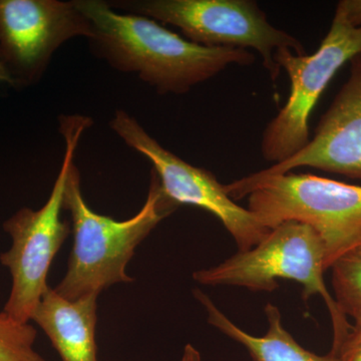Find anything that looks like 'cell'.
I'll return each mask as SVG.
<instances>
[{
	"label": "cell",
	"mask_w": 361,
	"mask_h": 361,
	"mask_svg": "<svg viewBox=\"0 0 361 361\" xmlns=\"http://www.w3.org/2000/svg\"><path fill=\"white\" fill-rule=\"evenodd\" d=\"M75 2L92 26V54L116 71L137 73L161 94H187L228 66L255 61L247 49L195 44L152 18L118 13L108 1Z\"/></svg>",
	"instance_id": "obj_1"
},
{
	"label": "cell",
	"mask_w": 361,
	"mask_h": 361,
	"mask_svg": "<svg viewBox=\"0 0 361 361\" xmlns=\"http://www.w3.org/2000/svg\"><path fill=\"white\" fill-rule=\"evenodd\" d=\"M178 207L152 170L148 197L139 212L125 221L99 215L85 201L80 171L73 163L63 195V209L71 214L73 246L68 270L54 291L68 300H77L92 294L99 296L113 285L134 281L127 266L135 249Z\"/></svg>",
	"instance_id": "obj_2"
},
{
	"label": "cell",
	"mask_w": 361,
	"mask_h": 361,
	"mask_svg": "<svg viewBox=\"0 0 361 361\" xmlns=\"http://www.w3.org/2000/svg\"><path fill=\"white\" fill-rule=\"evenodd\" d=\"M234 200L248 197V210L272 230L288 221L319 235L327 269L361 244V186L310 174L268 175L262 171L225 185Z\"/></svg>",
	"instance_id": "obj_3"
},
{
	"label": "cell",
	"mask_w": 361,
	"mask_h": 361,
	"mask_svg": "<svg viewBox=\"0 0 361 361\" xmlns=\"http://www.w3.org/2000/svg\"><path fill=\"white\" fill-rule=\"evenodd\" d=\"M92 125L89 116L59 118V132L66 142L65 157L49 200L39 210L20 209L4 224L11 236L9 250L0 254V263L9 270L11 289L4 312L20 322H30L42 301L52 261L71 234V223L61 219L66 178L75 163L80 137Z\"/></svg>",
	"instance_id": "obj_4"
},
{
	"label": "cell",
	"mask_w": 361,
	"mask_h": 361,
	"mask_svg": "<svg viewBox=\"0 0 361 361\" xmlns=\"http://www.w3.org/2000/svg\"><path fill=\"white\" fill-rule=\"evenodd\" d=\"M326 255L319 235L310 225L288 221L271 230L257 246L238 252L221 264L196 271L193 279L208 286H238L252 291H274L277 279L302 285L303 298L319 295L329 308L334 329V355L351 324L324 282Z\"/></svg>",
	"instance_id": "obj_5"
},
{
	"label": "cell",
	"mask_w": 361,
	"mask_h": 361,
	"mask_svg": "<svg viewBox=\"0 0 361 361\" xmlns=\"http://www.w3.org/2000/svg\"><path fill=\"white\" fill-rule=\"evenodd\" d=\"M108 4L125 13L174 25L186 39L203 47L255 49L273 80L280 73L274 59L279 49L305 54L302 44L271 25L264 11L251 0H115Z\"/></svg>",
	"instance_id": "obj_6"
},
{
	"label": "cell",
	"mask_w": 361,
	"mask_h": 361,
	"mask_svg": "<svg viewBox=\"0 0 361 361\" xmlns=\"http://www.w3.org/2000/svg\"><path fill=\"white\" fill-rule=\"evenodd\" d=\"M361 54V26H353L337 8L329 33L311 56L290 49L275 54V61L290 80L286 104L263 133V158L282 163L310 142V118L318 99L344 63Z\"/></svg>",
	"instance_id": "obj_7"
},
{
	"label": "cell",
	"mask_w": 361,
	"mask_h": 361,
	"mask_svg": "<svg viewBox=\"0 0 361 361\" xmlns=\"http://www.w3.org/2000/svg\"><path fill=\"white\" fill-rule=\"evenodd\" d=\"M110 127L130 149L153 164L161 189L171 200L179 206L199 207L213 214L231 234L239 252L250 250L269 235L271 230L248 209L237 205L228 196L225 185L215 175L164 148L127 111H116Z\"/></svg>",
	"instance_id": "obj_8"
},
{
	"label": "cell",
	"mask_w": 361,
	"mask_h": 361,
	"mask_svg": "<svg viewBox=\"0 0 361 361\" xmlns=\"http://www.w3.org/2000/svg\"><path fill=\"white\" fill-rule=\"evenodd\" d=\"M90 35L75 0H0V61L13 85L37 82L59 47Z\"/></svg>",
	"instance_id": "obj_9"
},
{
	"label": "cell",
	"mask_w": 361,
	"mask_h": 361,
	"mask_svg": "<svg viewBox=\"0 0 361 361\" xmlns=\"http://www.w3.org/2000/svg\"><path fill=\"white\" fill-rule=\"evenodd\" d=\"M311 167L361 180V54L350 61V75L320 118L312 140L301 151L262 172L282 175Z\"/></svg>",
	"instance_id": "obj_10"
},
{
	"label": "cell",
	"mask_w": 361,
	"mask_h": 361,
	"mask_svg": "<svg viewBox=\"0 0 361 361\" xmlns=\"http://www.w3.org/2000/svg\"><path fill=\"white\" fill-rule=\"evenodd\" d=\"M97 297L68 300L49 288L33 313L32 320L49 337L61 361H99Z\"/></svg>",
	"instance_id": "obj_11"
},
{
	"label": "cell",
	"mask_w": 361,
	"mask_h": 361,
	"mask_svg": "<svg viewBox=\"0 0 361 361\" xmlns=\"http://www.w3.org/2000/svg\"><path fill=\"white\" fill-rule=\"evenodd\" d=\"M193 294L205 308L208 322L242 344L253 361H338L331 353L318 355L303 348L284 329L281 313L273 304L268 303L265 307L268 331L265 336H254L235 325L200 289H195Z\"/></svg>",
	"instance_id": "obj_12"
},
{
	"label": "cell",
	"mask_w": 361,
	"mask_h": 361,
	"mask_svg": "<svg viewBox=\"0 0 361 361\" xmlns=\"http://www.w3.org/2000/svg\"><path fill=\"white\" fill-rule=\"evenodd\" d=\"M332 270L334 300L339 310L353 319L361 316V244L341 256Z\"/></svg>",
	"instance_id": "obj_13"
},
{
	"label": "cell",
	"mask_w": 361,
	"mask_h": 361,
	"mask_svg": "<svg viewBox=\"0 0 361 361\" xmlns=\"http://www.w3.org/2000/svg\"><path fill=\"white\" fill-rule=\"evenodd\" d=\"M37 331L30 322H20L0 312V361H47L35 349Z\"/></svg>",
	"instance_id": "obj_14"
},
{
	"label": "cell",
	"mask_w": 361,
	"mask_h": 361,
	"mask_svg": "<svg viewBox=\"0 0 361 361\" xmlns=\"http://www.w3.org/2000/svg\"><path fill=\"white\" fill-rule=\"evenodd\" d=\"M334 356L338 361H361V316L355 318Z\"/></svg>",
	"instance_id": "obj_15"
},
{
	"label": "cell",
	"mask_w": 361,
	"mask_h": 361,
	"mask_svg": "<svg viewBox=\"0 0 361 361\" xmlns=\"http://www.w3.org/2000/svg\"><path fill=\"white\" fill-rule=\"evenodd\" d=\"M348 23L353 26H361V0H341L337 4Z\"/></svg>",
	"instance_id": "obj_16"
},
{
	"label": "cell",
	"mask_w": 361,
	"mask_h": 361,
	"mask_svg": "<svg viewBox=\"0 0 361 361\" xmlns=\"http://www.w3.org/2000/svg\"><path fill=\"white\" fill-rule=\"evenodd\" d=\"M180 361H202L200 353L191 344H187Z\"/></svg>",
	"instance_id": "obj_17"
},
{
	"label": "cell",
	"mask_w": 361,
	"mask_h": 361,
	"mask_svg": "<svg viewBox=\"0 0 361 361\" xmlns=\"http://www.w3.org/2000/svg\"><path fill=\"white\" fill-rule=\"evenodd\" d=\"M1 82L13 85V78H11V75H9L8 71H7L6 66L0 61V82Z\"/></svg>",
	"instance_id": "obj_18"
}]
</instances>
